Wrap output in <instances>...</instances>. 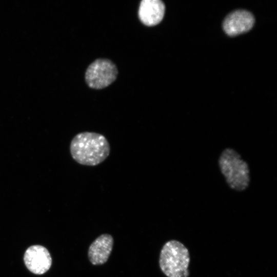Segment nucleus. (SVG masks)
Wrapping results in <instances>:
<instances>
[{
	"mask_svg": "<svg viewBox=\"0 0 277 277\" xmlns=\"http://www.w3.org/2000/svg\"><path fill=\"white\" fill-rule=\"evenodd\" d=\"M73 160L79 164L95 166L103 162L110 152L106 137L94 132H82L75 135L70 145Z\"/></svg>",
	"mask_w": 277,
	"mask_h": 277,
	"instance_id": "1",
	"label": "nucleus"
},
{
	"mask_svg": "<svg viewBox=\"0 0 277 277\" xmlns=\"http://www.w3.org/2000/svg\"><path fill=\"white\" fill-rule=\"evenodd\" d=\"M218 164L226 183L231 189L243 191L249 187L250 176L248 164L234 149L225 148L219 156Z\"/></svg>",
	"mask_w": 277,
	"mask_h": 277,
	"instance_id": "2",
	"label": "nucleus"
},
{
	"mask_svg": "<svg viewBox=\"0 0 277 277\" xmlns=\"http://www.w3.org/2000/svg\"><path fill=\"white\" fill-rule=\"evenodd\" d=\"M190 261L188 249L177 240L167 241L161 250L159 265L162 271L167 277H188Z\"/></svg>",
	"mask_w": 277,
	"mask_h": 277,
	"instance_id": "3",
	"label": "nucleus"
},
{
	"mask_svg": "<svg viewBox=\"0 0 277 277\" xmlns=\"http://www.w3.org/2000/svg\"><path fill=\"white\" fill-rule=\"evenodd\" d=\"M117 74V68L113 62L107 58H98L87 68L85 81L90 88L101 89L114 82Z\"/></svg>",
	"mask_w": 277,
	"mask_h": 277,
	"instance_id": "4",
	"label": "nucleus"
},
{
	"mask_svg": "<svg viewBox=\"0 0 277 277\" xmlns=\"http://www.w3.org/2000/svg\"><path fill=\"white\" fill-rule=\"evenodd\" d=\"M24 261L28 269L35 274H42L50 268L52 259L48 250L41 245H33L26 251Z\"/></svg>",
	"mask_w": 277,
	"mask_h": 277,
	"instance_id": "5",
	"label": "nucleus"
},
{
	"mask_svg": "<svg viewBox=\"0 0 277 277\" xmlns=\"http://www.w3.org/2000/svg\"><path fill=\"white\" fill-rule=\"evenodd\" d=\"M254 23V18L250 12L244 10H238L226 17L223 27L228 35L234 36L249 31Z\"/></svg>",
	"mask_w": 277,
	"mask_h": 277,
	"instance_id": "6",
	"label": "nucleus"
},
{
	"mask_svg": "<svg viewBox=\"0 0 277 277\" xmlns=\"http://www.w3.org/2000/svg\"><path fill=\"white\" fill-rule=\"evenodd\" d=\"M113 245V238L109 234H103L96 238L90 244L88 257L92 265H100L108 260Z\"/></svg>",
	"mask_w": 277,
	"mask_h": 277,
	"instance_id": "7",
	"label": "nucleus"
},
{
	"mask_svg": "<svg viewBox=\"0 0 277 277\" xmlns=\"http://www.w3.org/2000/svg\"><path fill=\"white\" fill-rule=\"evenodd\" d=\"M165 12L164 3L160 0L141 1L138 16L141 22L149 27L159 24L163 19Z\"/></svg>",
	"mask_w": 277,
	"mask_h": 277,
	"instance_id": "8",
	"label": "nucleus"
}]
</instances>
